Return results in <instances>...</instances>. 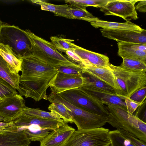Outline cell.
Returning a JSON list of instances; mask_svg holds the SVG:
<instances>
[{
  "label": "cell",
  "instance_id": "1",
  "mask_svg": "<svg viewBox=\"0 0 146 146\" xmlns=\"http://www.w3.org/2000/svg\"><path fill=\"white\" fill-rule=\"evenodd\" d=\"M108 66L114 76L115 94L123 100L146 86V71L131 70L110 63Z\"/></svg>",
  "mask_w": 146,
  "mask_h": 146
},
{
  "label": "cell",
  "instance_id": "2",
  "mask_svg": "<svg viewBox=\"0 0 146 146\" xmlns=\"http://www.w3.org/2000/svg\"><path fill=\"white\" fill-rule=\"evenodd\" d=\"M108 111V122L113 127L129 132L146 142V123L119 106L104 103Z\"/></svg>",
  "mask_w": 146,
  "mask_h": 146
},
{
  "label": "cell",
  "instance_id": "3",
  "mask_svg": "<svg viewBox=\"0 0 146 146\" xmlns=\"http://www.w3.org/2000/svg\"><path fill=\"white\" fill-rule=\"evenodd\" d=\"M24 32L31 43L34 56L54 66L65 65L82 67L70 61L60 52L51 42L36 35L29 30H24Z\"/></svg>",
  "mask_w": 146,
  "mask_h": 146
},
{
  "label": "cell",
  "instance_id": "4",
  "mask_svg": "<svg viewBox=\"0 0 146 146\" xmlns=\"http://www.w3.org/2000/svg\"><path fill=\"white\" fill-rule=\"evenodd\" d=\"M51 103L60 102L66 107L78 130H88L101 127L108 122L106 117L94 113L77 107L66 101L58 94L47 96Z\"/></svg>",
  "mask_w": 146,
  "mask_h": 146
},
{
  "label": "cell",
  "instance_id": "5",
  "mask_svg": "<svg viewBox=\"0 0 146 146\" xmlns=\"http://www.w3.org/2000/svg\"><path fill=\"white\" fill-rule=\"evenodd\" d=\"M0 43L7 44L22 59L33 55L31 43L24 30L7 23L1 29Z\"/></svg>",
  "mask_w": 146,
  "mask_h": 146
},
{
  "label": "cell",
  "instance_id": "6",
  "mask_svg": "<svg viewBox=\"0 0 146 146\" xmlns=\"http://www.w3.org/2000/svg\"><path fill=\"white\" fill-rule=\"evenodd\" d=\"M73 105L96 114L107 117L105 106L93 96L79 88L66 91L58 94Z\"/></svg>",
  "mask_w": 146,
  "mask_h": 146
},
{
  "label": "cell",
  "instance_id": "7",
  "mask_svg": "<svg viewBox=\"0 0 146 146\" xmlns=\"http://www.w3.org/2000/svg\"><path fill=\"white\" fill-rule=\"evenodd\" d=\"M109 129L102 127L75 130L64 146H106L111 144Z\"/></svg>",
  "mask_w": 146,
  "mask_h": 146
},
{
  "label": "cell",
  "instance_id": "8",
  "mask_svg": "<svg viewBox=\"0 0 146 146\" xmlns=\"http://www.w3.org/2000/svg\"><path fill=\"white\" fill-rule=\"evenodd\" d=\"M54 77L40 78L22 76L19 82V95L31 98L36 102L42 99L47 100L46 91Z\"/></svg>",
  "mask_w": 146,
  "mask_h": 146
},
{
  "label": "cell",
  "instance_id": "9",
  "mask_svg": "<svg viewBox=\"0 0 146 146\" xmlns=\"http://www.w3.org/2000/svg\"><path fill=\"white\" fill-rule=\"evenodd\" d=\"M21 76L40 78L55 76L58 72L56 68L33 55L22 58Z\"/></svg>",
  "mask_w": 146,
  "mask_h": 146
},
{
  "label": "cell",
  "instance_id": "10",
  "mask_svg": "<svg viewBox=\"0 0 146 146\" xmlns=\"http://www.w3.org/2000/svg\"><path fill=\"white\" fill-rule=\"evenodd\" d=\"M139 0H110L100 11L104 15L120 17L124 20L130 21L138 18L135 8V3Z\"/></svg>",
  "mask_w": 146,
  "mask_h": 146
},
{
  "label": "cell",
  "instance_id": "11",
  "mask_svg": "<svg viewBox=\"0 0 146 146\" xmlns=\"http://www.w3.org/2000/svg\"><path fill=\"white\" fill-rule=\"evenodd\" d=\"M25 106L23 98L18 94L0 100V116L4 122L13 121L21 115Z\"/></svg>",
  "mask_w": 146,
  "mask_h": 146
},
{
  "label": "cell",
  "instance_id": "12",
  "mask_svg": "<svg viewBox=\"0 0 146 146\" xmlns=\"http://www.w3.org/2000/svg\"><path fill=\"white\" fill-rule=\"evenodd\" d=\"M65 123L63 120L39 118L22 113L19 118L13 121L12 125L8 127L13 131H18L22 127L34 125H38L42 129L52 131Z\"/></svg>",
  "mask_w": 146,
  "mask_h": 146
},
{
  "label": "cell",
  "instance_id": "13",
  "mask_svg": "<svg viewBox=\"0 0 146 146\" xmlns=\"http://www.w3.org/2000/svg\"><path fill=\"white\" fill-rule=\"evenodd\" d=\"M83 80L82 75L66 74L58 72L50 83L51 93L58 94L81 87Z\"/></svg>",
  "mask_w": 146,
  "mask_h": 146
},
{
  "label": "cell",
  "instance_id": "14",
  "mask_svg": "<svg viewBox=\"0 0 146 146\" xmlns=\"http://www.w3.org/2000/svg\"><path fill=\"white\" fill-rule=\"evenodd\" d=\"M103 36L118 41L133 42L146 44V31L139 33L126 30H116L101 29Z\"/></svg>",
  "mask_w": 146,
  "mask_h": 146
},
{
  "label": "cell",
  "instance_id": "15",
  "mask_svg": "<svg viewBox=\"0 0 146 146\" xmlns=\"http://www.w3.org/2000/svg\"><path fill=\"white\" fill-rule=\"evenodd\" d=\"M75 130L66 123L50 132L41 141L40 146H64Z\"/></svg>",
  "mask_w": 146,
  "mask_h": 146
},
{
  "label": "cell",
  "instance_id": "16",
  "mask_svg": "<svg viewBox=\"0 0 146 146\" xmlns=\"http://www.w3.org/2000/svg\"><path fill=\"white\" fill-rule=\"evenodd\" d=\"M83 20L90 23L91 25L96 28L100 27L104 29L129 30L139 33L145 30L130 21L122 23L111 22L101 20L94 16L85 19Z\"/></svg>",
  "mask_w": 146,
  "mask_h": 146
},
{
  "label": "cell",
  "instance_id": "17",
  "mask_svg": "<svg viewBox=\"0 0 146 146\" xmlns=\"http://www.w3.org/2000/svg\"><path fill=\"white\" fill-rule=\"evenodd\" d=\"M31 141L23 131L8 127L0 130V146H30Z\"/></svg>",
  "mask_w": 146,
  "mask_h": 146
},
{
  "label": "cell",
  "instance_id": "18",
  "mask_svg": "<svg viewBox=\"0 0 146 146\" xmlns=\"http://www.w3.org/2000/svg\"><path fill=\"white\" fill-rule=\"evenodd\" d=\"M72 51L85 61L86 66L92 65L108 67L110 64L109 58L106 56L88 50L78 46Z\"/></svg>",
  "mask_w": 146,
  "mask_h": 146
},
{
  "label": "cell",
  "instance_id": "19",
  "mask_svg": "<svg viewBox=\"0 0 146 146\" xmlns=\"http://www.w3.org/2000/svg\"><path fill=\"white\" fill-rule=\"evenodd\" d=\"M79 88L93 96L103 104L107 103L119 106L127 110L125 100L115 94L88 86H83Z\"/></svg>",
  "mask_w": 146,
  "mask_h": 146
},
{
  "label": "cell",
  "instance_id": "20",
  "mask_svg": "<svg viewBox=\"0 0 146 146\" xmlns=\"http://www.w3.org/2000/svg\"><path fill=\"white\" fill-rule=\"evenodd\" d=\"M0 55L7 62L12 72L18 74L21 71L22 59L15 54L9 45L0 43Z\"/></svg>",
  "mask_w": 146,
  "mask_h": 146
},
{
  "label": "cell",
  "instance_id": "21",
  "mask_svg": "<svg viewBox=\"0 0 146 146\" xmlns=\"http://www.w3.org/2000/svg\"><path fill=\"white\" fill-rule=\"evenodd\" d=\"M82 71L104 82L115 89L114 76L109 66L104 67L92 65L86 66L82 67Z\"/></svg>",
  "mask_w": 146,
  "mask_h": 146
},
{
  "label": "cell",
  "instance_id": "22",
  "mask_svg": "<svg viewBox=\"0 0 146 146\" xmlns=\"http://www.w3.org/2000/svg\"><path fill=\"white\" fill-rule=\"evenodd\" d=\"M31 1L33 3L40 5L42 10L52 12L56 16L73 19L69 12V9L72 7L70 5H55L41 0H33Z\"/></svg>",
  "mask_w": 146,
  "mask_h": 146
},
{
  "label": "cell",
  "instance_id": "23",
  "mask_svg": "<svg viewBox=\"0 0 146 146\" xmlns=\"http://www.w3.org/2000/svg\"><path fill=\"white\" fill-rule=\"evenodd\" d=\"M20 76L19 73H14L11 72L7 63L0 55V78L18 91Z\"/></svg>",
  "mask_w": 146,
  "mask_h": 146
},
{
  "label": "cell",
  "instance_id": "24",
  "mask_svg": "<svg viewBox=\"0 0 146 146\" xmlns=\"http://www.w3.org/2000/svg\"><path fill=\"white\" fill-rule=\"evenodd\" d=\"M82 71V76L83 80V84L82 86L91 87L115 94V90L112 87L94 76Z\"/></svg>",
  "mask_w": 146,
  "mask_h": 146
},
{
  "label": "cell",
  "instance_id": "25",
  "mask_svg": "<svg viewBox=\"0 0 146 146\" xmlns=\"http://www.w3.org/2000/svg\"><path fill=\"white\" fill-rule=\"evenodd\" d=\"M22 131L27 135L31 141H38L40 142L51 131L48 129H42L38 125H34L22 127L18 131Z\"/></svg>",
  "mask_w": 146,
  "mask_h": 146
},
{
  "label": "cell",
  "instance_id": "26",
  "mask_svg": "<svg viewBox=\"0 0 146 146\" xmlns=\"http://www.w3.org/2000/svg\"><path fill=\"white\" fill-rule=\"evenodd\" d=\"M118 56L140 60L146 63V51H142L126 47L117 43Z\"/></svg>",
  "mask_w": 146,
  "mask_h": 146
},
{
  "label": "cell",
  "instance_id": "27",
  "mask_svg": "<svg viewBox=\"0 0 146 146\" xmlns=\"http://www.w3.org/2000/svg\"><path fill=\"white\" fill-rule=\"evenodd\" d=\"M48 110L55 117L63 119L65 123H73L72 117L64 105L60 102L51 103L48 107Z\"/></svg>",
  "mask_w": 146,
  "mask_h": 146
},
{
  "label": "cell",
  "instance_id": "28",
  "mask_svg": "<svg viewBox=\"0 0 146 146\" xmlns=\"http://www.w3.org/2000/svg\"><path fill=\"white\" fill-rule=\"evenodd\" d=\"M110 0H66V3L76 8L86 10L88 7L101 8L105 6Z\"/></svg>",
  "mask_w": 146,
  "mask_h": 146
},
{
  "label": "cell",
  "instance_id": "29",
  "mask_svg": "<svg viewBox=\"0 0 146 146\" xmlns=\"http://www.w3.org/2000/svg\"><path fill=\"white\" fill-rule=\"evenodd\" d=\"M50 40L56 49L61 52L75 50L78 46L72 42L74 40L67 39L56 36H51Z\"/></svg>",
  "mask_w": 146,
  "mask_h": 146
},
{
  "label": "cell",
  "instance_id": "30",
  "mask_svg": "<svg viewBox=\"0 0 146 146\" xmlns=\"http://www.w3.org/2000/svg\"><path fill=\"white\" fill-rule=\"evenodd\" d=\"M122 58L123 62L120 67L132 70L146 71V63L143 61L125 57Z\"/></svg>",
  "mask_w": 146,
  "mask_h": 146
},
{
  "label": "cell",
  "instance_id": "31",
  "mask_svg": "<svg viewBox=\"0 0 146 146\" xmlns=\"http://www.w3.org/2000/svg\"><path fill=\"white\" fill-rule=\"evenodd\" d=\"M23 113L27 115L39 118L52 119L60 121L63 120L62 119L55 117L51 112L43 111L39 108H30L25 106L23 108Z\"/></svg>",
  "mask_w": 146,
  "mask_h": 146
},
{
  "label": "cell",
  "instance_id": "32",
  "mask_svg": "<svg viewBox=\"0 0 146 146\" xmlns=\"http://www.w3.org/2000/svg\"><path fill=\"white\" fill-rule=\"evenodd\" d=\"M108 135L111 146H135L117 129L109 131Z\"/></svg>",
  "mask_w": 146,
  "mask_h": 146
},
{
  "label": "cell",
  "instance_id": "33",
  "mask_svg": "<svg viewBox=\"0 0 146 146\" xmlns=\"http://www.w3.org/2000/svg\"><path fill=\"white\" fill-rule=\"evenodd\" d=\"M18 94L16 89L8 82L0 78V100Z\"/></svg>",
  "mask_w": 146,
  "mask_h": 146
},
{
  "label": "cell",
  "instance_id": "34",
  "mask_svg": "<svg viewBox=\"0 0 146 146\" xmlns=\"http://www.w3.org/2000/svg\"><path fill=\"white\" fill-rule=\"evenodd\" d=\"M69 12L74 19L82 20L93 17L92 15L86 10L80 9L72 7Z\"/></svg>",
  "mask_w": 146,
  "mask_h": 146
},
{
  "label": "cell",
  "instance_id": "35",
  "mask_svg": "<svg viewBox=\"0 0 146 146\" xmlns=\"http://www.w3.org/2000/svg\"><path fill=\"white\" fill-rule=\"evenodd\" d=\"M58 72L70 75H82V67L76 68L65 65H58L55 66Z\"/></svg>",
  "mask_w": 146,
  "mask_h": 146
},
{
  "label": "cell",
  "instance_id": "36",
  "mask_svg": "<svg viewBox=\"0 0 146 146\" xmlns=\"http://www.w3.org/2000/svg\"><path fill=\"white\" fill-rule=\"evenodd\" d=\"M126 139L135 146H146V143L137 138L133 134L123 129H117Z\"/></svg>",
  "mask_w": 146,
  "mask_h": 146
},
{
  "label": "cell",
  "instance_id": "37",
  "mask_svg": "<svg viewBox=\"0 0 146 146\" xmlns=\"http://www.w3.org/2000/svg\"><path fill=\"white\" fill-rule=\"evenodd\" d=\"M146 97V86L136 91L128 98L135 101L144 104Z\"/></svg>",
  "mask_w": 146,
  "mask_h": 146
},
{
  "label": "cell",
  "instance_id": "38",
  "mask_svg": "<svg viewBox=\"0 0 146 146\" xmlns=\"http://www.w3.org/2000/svg\"><path fill=\"white\" fill-rule=\"evenodd\" d=\"M65 53L68 58L67 59L72 62L82 67L86 66L85 61L75 52L71 50H68L66 51Z\"/></svg>",
  "mask_w": 146,
  "mask_h": 146
},
{
  "label": "cell",
  "instance_id": "39",
  "mask_svg": "<svg viewBox=\"0 0 146 146\" xmlns=\"http://www.w3.org/2000/svg\"><path fill=\"white\" fill-rule=\"evenodd\" d=\"M125 102L127 111L131 114H133L139 106L143 104L135 101L129 98L125 99Z\"/></svg>",
  "mask_w": 146,
  "mask_h": 146
},
{
  "label": "cell",
  "instance_id": "40",
  "mask_svg": "<svg viewBox=\"0 0 146 146\" xmlns=\"http://www.w3.org/2000/svg\"><path fill=\"white\" fill-rule=\"evenodd\" d=\"M117 42L126 47L142 51H146V44H145L123 41H118Z\"/></svg>",
  "mask_w": 146,
  "mask_h": 146
},
{
  "label": "cell",
  "instance_id": "41",
  "mask_svg": "<svg viewBox=\"0 0 146 146\" xmlns=\"http://www.w3.org/2000/svg\"><path fill=\"white\" fill-rule=\"evenodd\" d=\"M137 5L135 6L136 10L143 13L146 12V0H140Z\"/></svg>",
  "mask_w": 146,
  "mask_h": 146
},
{
  "label": "cell",
  "instance_id": "42",
  "mask_svg": "<svg viewBox=\"0 0 146 146\" xmlns=\"http://www.w3.org/2000/svg\"><path fill=\"white\" fill-rule=\"evenodd\" d=\"M13 121L9 123L0 121V130H3L12 125Z\"/></svg>",
  "mask_w": 146,
  "mask_h": 146
},
{
  "label": "cell",
  "instance_id": "43",
  "mask_svg": "<svg viewBox=\"0 0 146 146\" xmlns=\"http://www.w3.org/2000/svg\"><path fill=\"white\" fill-rule=\"evenodd\" d=\"M7 23L2 21L0 19V37L1 36V27Z\"/></svg>",
  "mask_w": 146,
  "mask_h": 146
},
{
  "label": "cell",
  "instance_id": "44",
  "mask_svg": "<svg viewBox=\"0 0 146 146\" xmlns=\"http://www.w3.org/2000/svg\"><path fill=\"white\" fill-rule=\"evenodd\" d=\"M4 120V119L3 117L0 116V121H3Z\"/></svg>",
  "mask_w": 146,
  "mask_h": 146
},
{
  "label": "cell",
  "instance_id": "45",
  "mask_svg": "<svg viewBox=\"0 0 146 146\" xmlns=\"http://www.w3.org/2000/svg\"><path fill=\"white\" fill-rule=\"evenodd\" d=\"M106 146H111V144H110V145H107Z\"/></svg>",
  "mask_w": 146,
  "mask_h": 146
}]
</instances>
